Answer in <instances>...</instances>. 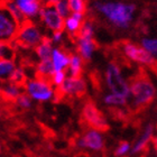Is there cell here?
<instances>
[{
	"label": "cell",
	"mask_w": 157,
	"mask_h": 157,
	"mask_svg": "<svg viewBox=\"0 0 157 157\" xmlns=\"http://www.w3.org/2000/svg\"><path fill=\"white\" fill-rule=\"evenodd\" d=\"M25 93L29 95L34 101L47 102L55 98V86L51 83L48 78H28L24 84Z\"/></svg>",
	"instance_id": "obj_4"
},
{
	"label": "cell",
	"mask_w": 157,
	"mask_h": 157,
	"mask_svg": "<svg viewBox=\"0 0 157 157\" xmlns=\"http://www.w3.org/2000/svg\"><path fill=\"white\" fill-rule=\"evenodd\" d=\"M70 59H71V55L69 53L59 47H54L51 61H52L55 71H67Z\"/></svg>",
	"instance_id": "obj_16"
},
{
	"label": "cell",
	"mask_w": 157,
	"mask_h": 157,
	"mask_svg": "<svg viewBox=\"0 0 157 157\" xmlns=\"http://www.w3.org/2000/svg\"><path fill=\"white\" fill-rule=\"evenodd\" d=\"M20 13H23L26 20L32 21L35 18H38L39 13L43 8L40 0H13Z\"/></svg>",
	"instance_id": "obj_13"
},
{
	"label": "cell",
	"mask_w": 157,
	"mask_h": 157,
	"mask_svg": "<svg viewBox=\"0 0 157 157\" xmlns=\"http://www.w3.org/2000/svg\"><path fill=\"white\" fill-rule=\"evenodd\" d=\"M121 53L124 57L143 66H154L156 59L140 45L134 42H124L121 44Z\"/></svg>",
	"instance_id": "obj_7"
},
{
	"label": "cell",
	"mask_w": 157,
	"mask_h": 157,
	"mask_svg": "<svg viewBox=\"0 0 157 157\" xmlns=\"http://www.w3.org/2000/svg\"><path fill=\"white\" fill-rule=\"evenodd\" d=\"M75 146L78 149L91 153H101L105 147V138L101 130L89 128L84 134L75 140Z\"/></svg>",
	"instance_id": "obj_6"
},
{
	"label": "cell",
	"mask_w": 157,
	"mask_h": 157,
	"mask_svg": "<svg viewBox=\"0 0 157 157\" xmlns=\"http://www.w3.org/2000/svg\"><path fill=\"white\" fill-rule=\"evenodd\" d=\"M131 147H132V145L129 141H120L113 151V156L127 157L129 154H131Z\"/></svg>",
	"instance_id": "obj_26"
},
{
	"label": "cell",
	"mask_w": 157,
	"mask_h": 157,
	"mask_svg": "<svg viewBox=\"0 0 157 157\" xmlns=\"http://www.w3.org/2000/svg\"><path fill=\"white\" fill-rule=\"evenodd\" d=\"M83 63H84V59L78 54H71L70 65L66 71L69 76H81L83 71Z\"/></svg>",
	"instance_id": "obj_19"
},
{
	"label": "cell",
	"mask_w": 157,
	"mask_h": 157,
	"mask_svg": "<svg viewBox=\"0 0 157 157\" xmlns=\"http://www.w3.org/2000/svg\"><path fill=\"white\" fill-rule=\"evenodd\" d=\"M84 21V13H72L67 18L64 19V30L71 36H78Z\"/></svg>",
	"instance_id": "obj_15"
},
{
	"label": "cell",
	"mask_w": 157,
	"mask_h": 157,
	"mask_svg": "<svg viewBox=\"0 0 157 157\" xmlns=\"http://www.w3.org/2000/svg\"><path fill=\"white\" fill-rule=\"evenodd\" d=\"M55 72L53 63L51 59L48 61H39L36 65V74L39 78H51V76L53 75V73Z\"/></svg>",
	"instance_id": "obj_22"
},
{
	"label": "cell",
	"mask_w": 157,
	"mask_h": 157,
	"mask_svg": "<svg viewBox=\"0 0 157 157\" xmlns=\"http://www.w3.org/2000/svg\"><path fill=\"white\" fill-rule=\"evenodd\" d=\"M67 76H69V74H67L66 71H55V72L53 73V75L51 76L49 81H51V83H52L55 88L59 89V86L65 82Z\"/></svg>",
	"instance_id": "obj_30"
},
{
	"label": "cell",
	"mask_w": 157,
	"mask_h": 157,
	"mask_svg": "<svg viewBox=\"0 0 157 157\" xmlns=\"http://www.w3.org/2000/svg\"><path fill=\"white\" fill-rule=\"evenodd\" d=\"M19 25L13 19L6 6L0 5V42H13Z\"/></svg>",
	"instance_id": "obj_8"
},
{
	"label": "cell",
	"mask_w": 157,
	"mask_h": 157,
	"mask_svg": "<svg viewBox=\"0 0 157 157\" xmlns=\"http://www.w3.org/2000/svg\"><path fill=\"white\" fill-rule=\"evenodd\" d=\"M54 7H55L56 11H57V13H59V15L64 18V19L67 18V17L72 13L67 0H59V1H57V2L54 5Z\"/></svg>",
	"instance_id": "obj_29"
},
{
	"label": "cell",
	"mask_w": 157,
	"mask_h": 157,
	"mask_svg": "<svg viewBox=\"0 0 157 157\" xmlns=\"http://www.w3.org/2000/svg\"><path fill=\"white\" fill-rule=\"evenodd\" d=\"M156 86L146 75H137L130 82L129 102L135 109L148 105L156 97Z\"/></svg>",
	"instance_id": "obj_2"
},
{
	"label": "cell",
	"mask_w": 157,
	"mask_h": 157,
	"mask_svg": "<svg viewBox=\"0 0 157 157\" xmlns=\"http://www.w3.org/2000/svg\"><path fill=\"white\" fill-rule=\"evenodd\" d=\"M38 18L43 26L51 33L64 30V18L56 11L54 5H44Z\"/></svg>",
	"instance_id": "obj_10"
},
{
	"label": "cell",
	"mask_w": 157,
	"mask_h": 157,
	"mask_svg": "<svg viewBox=\"0 0 157 157\" xmlns=\"http://www.w3.org/2000/svg\"><path fill=\"white\" fill-rule=\"evenodd\" d=\"M16 103H17V105L21 109H29L30 107H32V105H33V99L30 98L27 93L24 92V93H21V94L17 98Z\"/></svg>",
	"instance_id": "obj_32"
},
{
	"label": "cell",
	"mask_w": 157,
	"mask_h": 157,
	"mask_svg": "<svg viewBox=\"0 0 157 157\" xmlns=\"http://www.w3.org/2000/svg\"><path fill=\"white\" fill-rule=\"evenodd\" d=\"M15 48L11 42H0V59H13Z\"/></svg>",
	"instance_id": "obj_25"
},
{
	"label": "cell",
	"mask_w": 157,
	"mask_h": 157,
	"mask_svg": "<svg viewBox=\"0 0 157 157\" xmlns=\"http://www.w3.org/2000/svg\"><path fill=\"white\" fill-rule=\"evenodd\" d=\"M86 91V82L81 76H67L57 92L63 97H81Z\"/></svg>",
	"instance_id": "obj_11"
},
{
	"label": "cell",
	"mask_w": 157,
	"mask_h": 157,
	"mask_svg": "<svg viewBox=\"0 0 157 157\" xmlns=\"http://www.w3.org/2000/svg\"><path fill=\"white\" fill-rule=\"evenodd\" d=\"M129 102V99L121 97V95L115 94L109 92L107 94L103 95V103L108 107H112V108H122L126 107Z\"/></svg>",
	"instance_id": "obj_20"
},
{
	"label": "cell",
	"mask_w": 157,
	"mask_h": 157,
	"mask_svg": "<svg viewBox=\"0 0 157 157\" xmlns=\"http://www.w3.org/2000/svg\"><path fill=\"white\" fill-rule=\"evenodd\" d=\"M155 137V127L154 124H147L144 127L143 131L140 135L138 136V138L135 140L131 147V155H139L143 151L147 149L151 143H153V139Z\"/></svg>",
	"instance_id": "obj_12"
},
{
	"label": "cell",
	"mask_w": 157,
	"mask_h": 157,
	"mask_svg": "<svg viewBox=\"0 0 157 157\" xmlns=\"http://www.w3.org/2000/svg\"><path fill=\"white\" fill-rule=\"evenodd\" d=\"M43 1L45 2V5H55L59 0H43Z\"/></svg>",
	"instance_id": "obj_35"
},
{
	"label": "cell",
	"mask_w": 157,
	"mask_h": 157,
	"mask_svg": "<svg viewBox=\"0 0 157 157\" xmlns=\"http://www.w3.org/2000/svg\"><path fill=\"white\" fill-rule=\"evenodd\" d=\"M78 36L86 37V38H94V25L90 20H85L81 27V30Z\"/></svg>",
	"instance_id": "obj_28"
},
{
	"label": "cell",
	"mask_w": 157,
	"mask_h": 157,
	"mask_svg": "<svg viewBox=\"0 0 157 157\" xmlns=\"http://www.w3.org/2000/svg\"><path fill=\"white\" fill-rule=\"evenodd\" d=\"M16 67L13 59H0V81H9Z\"/></svg>",
	"instance_id": "obj_21"
},
{
	"label": "cell",
	"mask_w": 157,
	"mask_h": 157,
	"mask_svg": "<svg viewBox=\"0 0 157 157\" xmlns=\"http://www.w3.org/2000/svg\"><path fill=\"white\" fill-rule=\"evenodd\" d=\"M72 13H84L86 11V0H67Z\"/></svg>",
	"instance_id": "obj_31"
},
{
	"label": "cell",
	"mask_w": 157,
	"mask_h": 157,
	"mask_svg": "<svg viewBox=\"0 0 157 157\" xmlns=\"http://www.w3.org/2000/svg\"><path fill=\"white\" fill-rule=\"evenodd\" d=\"M105 82L109 92L129 99L130 95V83L124 78L120 66L117 63L110 62L105 67Z\"/></svg>",
	"instance_id": "obj_3"
},
{
	"label": "cell",
	"mask_w": 157,
	"mask_h": 157,
	"mask_svg": "<svg viewBox=\"0 0 157 157\" xmlns=\"http://www.w3.org/2000/svg\"><path fill=\"white\" fill-rule=\"evenodd\" d=\"M53 43L49 37H46L35 47V54L38 61H48L52 57L53 53Z\"/></svg>",
	"instance_id": "obj_17"
},
{
	"label": "cell",
	"mask_w": 157,
	"mask_h": 157,
	"mask_svg": "<svg viewBox=\"0 0 157 157\" xmlns=\"http://www.w3.org/2000/svg\"><path fill=\"white\" fill-rule=\"evenodd\" d=\"M5 6H6L7 10L9 11L10 15H11V17L16 20L17 24H18L19 26L20 25H23L25 21H27L26 18L24 17V15L20 13V10L18 9V7L16 6V3L13 2V0H8V1L5 3Z\"/></svg>",
	"instance_id": "obj_23"
},
{
	"label": "cell",
	"mask_w": 157,
	"mask_h": 157,
	"mask_svg": "<svg viewBox=\"0 0 157 157\" xmlns=\"http://www.w3.org/2000/svg\"><path fill=\"white\" fill-rule=\"evenodd\" d=\"M0 118H1V111H0Z\"/></svg>",
	"instance_id": "obj_36"
},
{
	"label": "cell",
	"mask_w": 157,
	"mask_h": 157,
	"mask_svg": "<svg viewBox=\"0 0 157 157\" xmlns=\"http://www.w3.org/2000/svg\"><path fill=\"white\" fill-rule=\"evenodd\" d=\"M26 80H27L26 71H25V69L20 67V66H17L9 78L10 82H13L15 84H19V85L25 84Z\"/></svg>",
	"instance_id": "obj_27"
},
{
	"label": "cell",
	"mask_w": 157,
	"mask_h": 157,
	"mask_svg": "<svg viewBox=\"0 0 157 157\" xmlns=\"http://www.w3.org/2000/svg\"><path fill=\"white\" fill-rule=\"evenodd\" d=\"M153 147H154V151H155V154H156V157H157V136H155L154 139H153Z\"/></svg>",
	"instance_id": "obj_34"
},
{
	"label": "cell",
	"mask_w": 157,
	"mask_h": 157,
	"mask_svg": "<svg viewBox=\"0 0 157 157\" xmlns=\"http://www.w3.org/2000/svg\"><path fill=\"white\" fill-rule=\"evenodd\" d=\"M82 118L90 128H94L98 130H105L108 128V121L105 115L98 109V107L92 103L86 102L82 108Z\"/></svg>",
	"instance_id": "obj_9"
},
{
	"label": "cell",
	"mask_w": 157,
	"mask_h": 157,
	"mask_svg": "<svg viewBox=\"0 0 157 157\" xmlns=\"http://www.w3.org/2000/svg\"><path fill=\"white\" fill-rule=\"evenodd\" d=\"M0 91L2 93V95L8 100H15L16 101L17 98L19 97L23 91H21V86L19 84H15L13 82L8 81L7 83L0 88Z\"/></svg>",
	"instance_id": "obj_18"
},
{
	"label": "cell",
	"mask_w": 157,
	"mask_h": 157,
	"mask_svg": "<svg viewBox=\"0 0 157 157\" xmlns=\"http://www.w3.org/2000/svg\"><path fill=\"white\" fill-rule=\"evenodd\" d=\"M93 7L109 23L121 29H127L130 27L137 9L134 3L121 1H97Z\"/></svg>",
	"instance_id": "obj_1"
},
{
	"label": "cell",
	"mask_w": 157,
	"mask_h": 157,
	"mask_svg": "<svg viewBox=\"0 0 157 157\" xmlns=\"http://www.w3.org/2000/svg\"><path fill=\"white\" fill-rule=\"evenodd\" d=\"M51 40L54 44H59L64 38V30H57V32H53L51 34Z\"/></svg>",
	"instance_id": "obj_33"
},
{
	"label": "cell",
	"mask_w": 157,
	"mask_h": 157,
	"mask_svg": "<svg viewBox=\"0 0 157 157\" xmlns=\"http://www.w3.org/2000/svg\"><path fill=\"white\" fill-rule=\"evenodd\" d=\"M44 38H45V36L43 35V32L40 30L38 25H36L33 21L27 20L23 25L19 26L15 40L23 47L35 48Z\"/></svg>",
	"instance_id": "obj_5"
},
{
	"label": "cell",
	"mask_w": 157,
	"mask_h": 157,
	"mask_svg": "<svg viewBox=\"0 0 157 157\" xmlns=\"http://www.w3.org/2000/svg\"><path fill=\"white\" fill-rule=\"evenodd\" d=\"M76 49H78V54L84 61H90L93 57V54L97 49V43L94 38L76 36Z\"/></svg>",
	"instance_id": "obj_14"
},
{
	"label": "cell",
	"mask_w": 157,
	"mask_h": 157,
	"mask_svg": "<svg viewBox=\"0 0 157 157\" xmlns=\"http://www.w3.org/2000/svg\"><path fill=\"white\" fill-rule=\"evenodd\" d=\"M140 45L143 46L155 59H157V38L156 37H144V38H141Z\"/></svg>",
	"instance_id": "obj_24"
}]
</instances>
